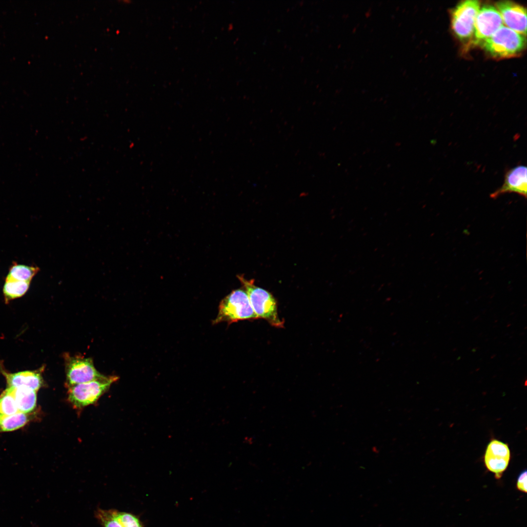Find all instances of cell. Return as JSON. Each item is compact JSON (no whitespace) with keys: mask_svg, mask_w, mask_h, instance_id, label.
<instances>
[{"mask_svg":"<svg viewBox=\"0 0 527 527\" xmlns=\"http://www.w3.org/2000/svg\"><path fill=\"white\" fill-rule=\"evenodd\" d=\"M118 516L123 527H143L139 518L131 513L118 511Z\"/></svg>","mask_w":527,"mask_h":527,"instance_id":"d6986e66","label":"cell"},{"mask_svg":"<svg viewBox=\"0 0 527 527\" xmlns=\"http://www.w3.org/2000/svg\"><path fill=\"white\" fill-rule=\"evenodd\" d=\"M19 412L12 387H7L0 395V415H10Z\"/></svg>","mask_w":527,"mask_h":527,"instance_id":"2e32d148","label":"cell"},{"mask_svg":"<svg viewBox=\"0 0 527 527\" xmlns=\"http://www.w3.org/2000/svg\"><path fill=\"white\" fill-rule=\"evenodd\" d=\"M29 421L27 413L18 412L10 415H0V432H8L18 429Z\"/></svg>","mask_w":527,"mask_h":527,"instance_id":"7c38bea8","label":"cell"},{"mask_svg":"<svg viewBox=\"0 0 527 527\" xmlns=\"http://www.w3.org/2000/svg\"><path fill=\"white\" fill-rule=\"evenodd\" d=\"M95 516L103 527H123L117 510L99 508L95 512Z\"/></svg>","mask_w":527,"mask_h":527,"instance_id":"e0dca14e","label":"cell"},{"mask_svg":"<svg viewBox=\"0 0 527 527\" xmlns=\"http://www.w3.org/2000/svg\"><path fill=\"white\" fill-rule=\"evenodd\" d=\"M485 453L510 458V451L508 445L497 440H493L488 443Z\"/></svg>","mask_w":527,"mask_h":527,"instance_id":"ac0fdd59","label":"cell"},{"mask_svg":"<svg viewBox=\"0 0 527 527\" xmlns=\"http://www.w3.org/2000/svg\"><path fill=\"white\" fill-rule=\"evenodd\" d=\"M526 44V36L502 26L480 45L493 58L505 59L519 56Z\"/></svg>","mask_w":527,"mask_h":527,"instance_id":"6da1fadb","label":"cell"},{"mask_svg":"<svg viewBox=\"0 0 527 527\" xmlns=\"http://www.w3.org/2000/svg\"><path fill=\"white\" fill-rule=\"evenodd\" d=\"M118 379L116 376H104L98 379L68 386V400L75 408H82L96 402Z\"/></svg>","mask_w":527,"mask_h":527,"instance_id":"277c9868","label":"cell"},{"mask_svg":"<svg viewBox=\"0 0 527 527\" xmlns=\"http://www.w3.org/2000/svg\"><path fill=\"white\" fill-rule=\"evenodd\" d=\"M257 319L246 291L240 288L233 290L222 300L218 315L212 324L227 322L231 324L239 321Z\"/></svg>","mask_w":527,"mask_h":527,"instance_id":"3957f363","label":"cell"},{"mask_svg":"<svg viewBox=\"0 0 527 527\" xmlns=\"http://www.w3.org/2000/svg\"><path fill=\"white\" fill-rule=\"evenodd\" d=\"M527 168L525 165H518L508 169L505 173L502 185L490 194L495 199L507 193H516L527 197Z\"/></svg>","mask_w":527,"mask_h":527,"instance_id":"9c48e42d","label":"cell"},{"mask_svg":"<svg viewBox=\"0 0 527 527\" xmlns=\"http://www.w3.org/2000/svg\"><path fill=\"white\" fill-rule=\"evenodd\" d=\"M503 24L501 16L496 8L485 5L479 10L477 15L474 30V37L471 43L480 45L493 35Z\"/></svg>","mask_w":527,"mask_h":527,"instance_id":"52a82bcc","label":"cell"},{"mask_svg":"<svg viewBox=\"0 0 527 527\" xmlns=\"http://www.w3.org/2000/svg\"><path fill=\"white\" fill-rule=\"evenodd\" d=\"M480 6L479 1L467 0L461 2L453 9L451 26L455 35L461 41L466 42L473 38L475 21Z\"/></svg>","mask_w":527,"mask_h":527,"instance_id":"5b68a950","label":"cell"},{"mask_svg":"<svg viewBox=\"0 0 527 527\" xmlns=\"http://www.w3.org/2000/svg\"><path fill=\"white\" fill-rule=\"evenodd\" d=\"M30 282L5 280L3 292L6 302L22 296L28 290Z\"/></svg>","mask_w":527,"mask_h":527,"instance_id":"5bb4252c","label":"cell"},{"mask_svg":"<svg viewBox=\"0 0 527 527\" xmlns=\"http://www.w3.org/2000/svg\"><path fill=\"white\" fill-rule=\"evenodd\" d=\"M503 22L512 30L526 36L527 11L523 6L510 1L496 4Z\"/></svg>","mask_w":527,"mask_h":527,"instance_id":"ba28073f","label":"cell"},{"mask_svg":"<svg viewBox=\"0 0 527 527\" xmlns=\"http://www.w3.org/2000/svg\"><path fill=\"white\" fill-rule=\"evenodd\" d=\"M64 357L67 387L104 376L97 370L90 358H84L80 355L71 356L67 353Z\"/></svg>","mask_w":527,"mask_h":527,"instance_id":"8992f818","label":"cell"},{"mask_svg":"<svg viewBox=\"0 0 527 527\" xmlns=\"http://www.w3.org/2000/svg\"><path fill=\"white\" fill-rule=\"evenodd\" d=\"M510 459L485 453L484 462L487 469L495 474L496 479H499L507 468Z\"/></svg>","mask_w":527,"mask_h":527,"instance_id":"9a60e30c","label":"cell"},{"mask_svg":"<svg viewBox=\"0 0 527 527\" xmlns=\"http://www.w3.org/2000/svg\"><path fill=\"white\" fill-rule=\"evenodd\" d=\"M39 271L37 266L19 264L14 263L9 269L5 280H14L31 282Z\"/></svg>","mask_w":527,"mask_h":527,"instance_id":"4fadbf2b","label":"cell"},{"mask_svg":"<svg viewBox=\"0 0 527 527\" xmlns=\"http://www.w3.org/2000/svg\"><path fill=\"white\" fill-rule=\"evenodd\" d=\"M1 371L8 387H25L37 391L43 384V378L39 370L16 373H9L2 369Z\"/></svg>","mask_w":527,"mask_h":527,"instance_id":"30bf717a","label":"cell"},{"mask_svg":"<svg viewBox=\"0 0 527 527\" xmlns=\"http://www.w3.org/2000/svg\"><path fill=\"white\" fill-rule=\"evenodd\" d=\"M12 388L19 411L27 414L34 410L37 405V391L25 387Z\"/></svg>","mask_w":527,"mask_h":527,"instance_id":"8fae6325","label":"cell"},{"mask_svg":"<svg viewBox=\"0 0 527 527\" xmlns=\"http://www.w3.org/2000/svg\"><path fill=\"white\" fill-rule=\"evenodd\" d=\"M258 319H263L276 327H283L284 321L278 315L277 302L267 290L256 286L254 280L238 276Z\"/></svg>","mask_w":527,"mask_h":527,"instance_id":"7a4b0ae2","label":"cell"},{"mask_svg":"<svg viewBox=\"0 0 527 527\" xmlns=\"http://www.w3.org/2000/svg\"><path fill=\"white\" fill-rule=\"evenodd\" d=\"M516 487L521 492H527V471L526 470L522 472L518 476L516 482Z\"/></svg>","mask_w":527,"mask_h":527,"instance_id":"ffe728a7","label":"cell"}]
</instances>
